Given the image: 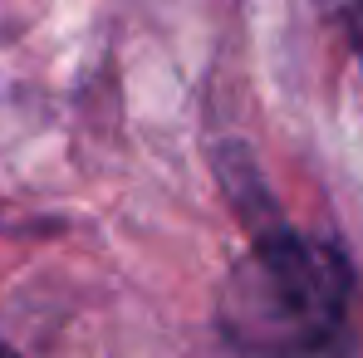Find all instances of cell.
I'll return each instance as SVG.
<instances>
[{
    "mask_svg": "<svg viewBox=\"0 0 363 358\" xmlns=\"http://www.w3.org/2000/svg\"><path fill=\"white\" fill-rule=\"evenodd\" d=\"M216 329L245 358H349L359 339V270L334 240L290 226L280 211L245 226Z\"/></svg>",
    "mask_w": 363,
    "mask_h": 358,
    "instance_id": "obj_1",
    "label": "cell"
},
{
    "mask_svg": "<svg viewBox=\"0 0 363 358\" xmlns=\"http://www.w3.org/2000/svg\"><path fill=\"white\" fill-rule=\"evenodd\" d=\"M344 25H349V40H354V55H359L363 64V0H324Z\"/></svg>",
    "mask_w": 363,
    "mask_h": 358,
    "instance_id": "obj_2",
    "label": "cell"
},
{
    "mask_svg": "<svg viewBox=\"0 0 363 358\" xmlns=\"http://www.w3.org/2000/svg\"><path fill=\"white\" fill-rule=\"evenodd\" d=\"M0 358H20V354H15V349H10V344H5V339H0Z\"/></svg>",
    "mask_w": 363,
    "mask_h": 358,
    "instance_id": "obj_3",
    "label": "cell"
}]
</instances>
